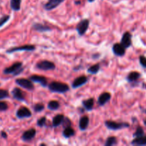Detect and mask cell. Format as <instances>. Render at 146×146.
Here are the masks:
<instances>
[{
    "instance_id": "obj_33",
    "label": "cell",
    "mask_w": 146,
    "mask_h": 146,
    "mask_svg": "<svg viewBox=\"0 0 146 146\" xmlns=\"http://www.w3.org/2000/svg\"><path fill=\"white\" fill-rule=\"evenodd\" d=\"M63 126H64V128H66V127H69V126H71V121L68 118L66 117H64V120H63V123H62Z\"/></svg>"
},
{
    "instance_id": "obj_26",
    "label": "cell",
    "mask_w": 146,
    "mask_h": 146,
    "mask_svg": "<svg viewBox=\"0 0 146 146\" xmlns=\"http://www.w3.org/2000/svg\"><path fill=\"white\" fill-rule=\"evenodd\" d=\"M100 64H96L93 65L92 66L89 67V68H88V70H87V71H88V73H89V74H96L99 73V71H100Z\"/></svg>"
},
{
    "instance_id": "obj_29",
    "label": "cell",
    "mask_w": 146,
    "mask_h": 146,
    "mask_svg": "<svg viewBox=\"0 0 146 146\" xmlns=\"http://www.w3.org/2000/svg\"><path fill=\"white\" fill-rule=\"evenodd\" d=\"M9 97V93L7 90L0 89V100L7 99Z\"/></svg>"
},
{
    "instance_id": "obj_38",
    "label": "cell",
    "mask_w": 146,
    "mask_h": 146,
    "mask_svg": "<svg viewBox=\"0 0 146 146\" xmlns=\"http://www.w3.org/2000/svg\"><path fill=\"white\" fill-rule=\"evenodd\" d=\"M88 2H94L95 0H88Z\"/></svg>"
},
{
    "instance_id": "obj_6",
    "label": "cell",
    "mask_w": 146,
    "mask_h": 146,
    "mask_svg": "<svg viewBox=\"0 0 146 146\" xmlns=\"http://www.w3.org/2000/svg\"><path fill=\"white\" fill-rule=\"evenodd\" d=\"M90 22L88 19H83L76 26V31L78 32L79 36H83L85 34L86 31L88 30V26H89Z\"/></svg>"
},
{
    "instance_id": "obj_2",
    "label": "cell",
    "mask_w": 146,
    "mask_h": 146,
    "mask_svg": "<svg viewBox=\"0 0 146 146\" xmlns=\"http://www.w3.org/2000/svg\"><path fill=\"white\" fill-rule=\"evenodd\" d=\"M23 64L22 62H16L12 64L11 66L7 67L4 70L5 74H13L14 76H17L20 74L24 71V68L22 67Z\"/></svg>"
},
{
    "instance_id": "obj_7",
    "label": "cell",
    "mask_w": 146,
    "mask_h": 146,
    "mask_svg": "<svg viewBox=\"0 0 146 146\" xmlns=\"http://www.w3.org/2000/svg\"><path fill=\"white\" fill-rule=\"evenodd\" d=\"M36 46L34 45H24V46H17V47H13L7 50V53L12 54V53L16 52V51H34Z\"/></svg>"
},
{
    "instance_id": "obj_1",
    "label": "cell",
    "mask_w": 146,
    "mask_h": 146,
    "mask_svg": "<svg viewBox=\"0 0 146 146\" xmlns=\"http://www.w3.org/2000/svg\"><path fill=\"white\" fill-rule=\"evenodd\" d=\"M49 89L54 93H64L69 91V86L64 83L59 81H53L49 84Z\"/></svg>"
},
{
    "instance_id": "obj_30",
    "label": "cell",
    "mask_w": 146,
    "mask_h": 146,
    "mask_svg": "<svg viewBox=\"0 0 146 146\" xmlns=\"http://www.w3.org/2000/svg\"><path fill=\"white\" fill-rule=\"evenodd\" d=\"M33 109L35 112L39 113V112L43 110V109H44V106H43L42 103H37V104H35L34 106H33Z\"/></svg>"
},
{
    "instance_id": "obj_31",
    "label": "cell",
    "mask_w": 146,
    "mask_h": 146,
    "mask_svg": "<svg viewBox=\"0 0 146 146\" xmlns=\"http://www.w3.org/2000/svg\"><path fill=\"white\" fill-rule=\"evenodd\" d=\"M9 19H10V16L9 15H4L0 19V27H2L4 24H5L9 20Z\"/></svg>"
},
{
    "instance_id": "obj_13",
    "label": "cell",
    "mask_w": 146,
    "mask_h": 146,
    "mask_svg": "<svg viewBox=\"0 0 146 146\" xmlns=\"http://www.w3.org/2000/svg\"><path fill=\"white\" fill-rule=\"evenodd\" d=\"M36 130L35 128H30L23 133L22 136V139L23 141L28 142L32 140L36 136Z\"/></svg>"
},
{
    "instance_id": "obj_14",
    "label": "cell",
    "mask_w": 146,
    "mask_h": 146,
    "mask_svg": "<svg viewBox=\"0 0 146 146\" xmlns=\"http://www.w3.org/2000/svg\"><path fill=\"white\" fill-rule=\"evenodd\" d=\"M30 80H32L33 82L38 83V84H41L42 86L45 87L48 85V80L46 77L43 76L39 75H32L30 76Z\"/></svg>"
},
{
    "instance_id": "obj_10",
    "label": "cell",
    "mask_w": 146,
    "mask_h": 146,
    "mask_svg": "<svg viewBox=\"0 0 146 146\" xmlns=\"http://www.w3.org/2000/svg\"><path fill=\"white\" fill-rule=\"evenodd\" d=\"M112 50L115 55L117 57H123L126 54V48L121 43H115L112 47Z\"/></svg>"
},
{
    "instance_id": "obj_35",
    "label": "cell",
    "mask_w": 146,
    "mask_h": 146,
    "mask_svg": "<svg viewBox=\"0 0 146 146\" xmlns=\"http://www.w3.org/2000/svg\"><path fill=\"white\" fill-rule=\"evenodd\" d=\"M139 61H140V65L144 68H146V57L144 56H140Z\"/></svg>"
},
{
    "instance_id": "obj_11",
    "label": "cell",
    "mask_w": 146,
    "mask_h": 146,
    "mask_svg": "<svg viewBox=\"0 0 146 146\" xmlns=\"http://www.w3.org/2000/svg\"><path fill=\"white\" fill-rule=\"evenodd\" d=\"M120 43L124 46L126 49H128L132 45V35L128 32H126L123 34L121 38Z\"/></svg>"
},
{
    "instance_id": "obj_20",
    "label": "cell",
    "mask_w": 146,
    "mask_h": 146,
    "mask_svg": "<svg viewBox=\"0 0 146 146\" xmlns=\"http://www.w3.org/2000/svg\"><path fill=\"white\" fill-rule=\"evenodd\" d=\"M88 125H89V118H88V116H83L79 120V128L81 130H86L87 128H88Z\"/></svg>"
},
{
    "instance_id": "obj_32",
    "label": "cell",
    "mask_w": 146,
    "mask_h": 146,
    "mask_svg": "<svg viewBox=\"0 0 146 146\" xmlns=\"http://www.w3.org/2000/svg\"><path fill=\"white\" fill-rule=\"evenodd\" d=\"M46 118L45 116L41 118L40 119L37 120V126H39V127H43V126L46 125Z\"/></svg>"
},
{
    "instance_id": "obj_34",
    "label": "cell",
    "mask_w": 146,
    "mask_h": 146,
    "mask_svg": "<svg viewBox=\"0 0 146 146\" xmlns=\"http://www.w3.org/2000/svg\"><path fill=\"white\" fill-rule=\"evenodd\" d=\"M8 109V105L6 102L0 101V111H5Z\"/></svg>"
},
{
    "instance_id": "obj_40",
    "label": "cell",
    "mask_w": 146,
    "mask_h": 146,
    "mask_svg": "<svg viewBox=\"0 0 146 146\" xmlns=\"http://www.w3.org/2000/svg\"><path fill=\"white\" fill-rule=\"evenodd\" d=\"M40 145H46V144H43V143H42V144H40Z\"/></svg>"
},
{
    "instance_id": "obj_5",
    "label": "cell",
    "mask_w": 146,
    "mask_h": 146,
    "mask_svg": "<svg viewBox=\"0 0 146 146\" xmlns=\"http://www.w3.org/2000/svg\"><path fill=\"white\" fill-rule=\"evenodd\" d=\"M32 81V80L26 79V78H17L15 82L19 86L26 90H29V91H32L34 88V85Z\"/></svg>"
},
{
    "instance_id": "obj_18",
    "label": "cell",
    "mask_w": 146,
    "mask_h": 146,
    "mask_svg": "<svg viewBox=\"0 0 146 146\" xmlns=\"http://www.w3.org/2000/svg\"><path fill=\"white\" fill-rule=\"evenodd\" d=\"M132 145H146V135L140 136V137H135L131 142Z\"/></svg>"
},
{
    "instance_id": "obj_3",
    "label": "cell",
    "mask_w": 146,
    "mask_h": 146,
    "mask_svg": "<svg viewBox=\"0 0 146 146\" xmlns=\"http://www.w3.org/2000/svg\"><path fill=\"white\" fill-rule=\"evenodd\" d=\"M105 126L110 130H118L125 128H128L130 125L128 123H117L113 120H106L105 122Z\"/></svg>"
},
{
    "instance_id": "obj_41",
    "label": "cell",
    "mask_w": 146,
    "mask_h": 146,
    "mask_svg": "<svg viewBox=\"0 0 146 146\" xmlns=\"http://www.w3.org/2000/svg\"><path fill=\"white\" fill-rule=\"evenodd\" d=\"M145 113H146V110H145Z\"/></svg>"
},
{
    "instance_id": "obj_36",
    "label": "cell",
    "mask_w": 146,
    "mask_h": 146,
    "mask_svg": "<svg viewBox=\"0 0 146 146\" xmlns=\"http://www.w3.org/2000/svg\"><path fill=\"white\" fill-rule=\"evenodd\" d=\"M1 136H2L3 138H5V139L7 138V134L6 132H5V131L1 132Z\"/></svg>"
},
{
    "instance_id": "obj_28",
    "label": "cell",
    "mask_w": 146,
    "mask_h": 146,
    "mask_svg": "<svg viewBox=\"0 0 146 146\" xmlns=\"http://www.w3.org/2000/svg\"><path fill=\"white\" fill-rule=\"evenodd\" d=\"M144 135V130H143V128L140 127V126H138L136 129L135 132L133 133V137H140V136H142Z\"/></svg>"
},
{
    "instance_id": "obj_17",
    "label": "cell",
    "mask_w": 146,
    "mask_h": 146,
    "mask_svg": "<svg viewBox=\"0 0 146 146\" xmlns=\"http://www.w3.org/2000/svg\"><path fill=\"white\" fill-rule=\"evenodd\" d=\"M33 29L38 32H46L51 31V28L40 23H35L33 24Z\"/></svg>"
},
{
    "instance_id": "obj_19",
    "label": "cell",
    "mask_w": 146,
    "mask_h": 146,
    "mask_svg": "<svg viewBox=\"0 0 146 146\" xmlns=\"http://www.w3.org/2000/svg\"><path fill=\"white\" fill-rule=\"evenodd\" d=\"M82 105L85 110L90 111L93 108L94 99L93 98H90V99H86V100H84L82 101Z\"/></svg>"
},
{
    "instance_id": "obj_12",
    "label": "cell",
    "mask_w": 146,
    "mask_h": 146,
    "mask_svg": "<svg viewBox=\"0 0 146 146\" xmlns=\"http://www.w3.org/2000/svg\"><path fill=\"white\" fill-rule=\"evenodd\" d=\"M88 81V78L85 76H78L73 81L72 83V88L76 89V88H78L79 87H81L82 85H85V84Z\"/></svg>"
},
{
    "instance_id": "obj_24",
    "label": "cell",
    "mask_w": 146,
    "mask_h": 146,
    "mask_svg": "<svg viewBox=\"0 0 146 146\" xmlns=\"http://www.w3.org/2000/svg\"><path fill=\"white\" fill-rule=\"evenodd\" d=\"M74 134H75V131H74V130L71 126L65 128V129H64L62 133L63 136L64 137H66V138H69V137L74 136Z\"/></svg>"
},
{
    "instance_id": "obj_9",
    "label": "cell",
    "mask_w": 146,
    "mask_h": 146,
    "mask_svg": "<svg viewBox=\"0 0 146 146\" xmlns=\"http://www.w3.org/2000/svg\"><path fill=\"white\" fill-rule=\"evenodd\" d=\"M64 2V0H48L43 7L46 11H51L59 6Z\"/></svg>"
},
{
    "instance_id": "obj_39",
    "label": "cell",
    "mask_w": 146,
    "mask_h": 146,
    "mask_svg": "<svg viewBox=\"0 0 146 146\" xmlns=\"http://www.w3.org/2000/svg\"><path fill=\"white\" fill-rule=\"evenodd\" d=\"M144 124L145 125V126H146V120H144Z\"/></svg>"
},
{
    "instance_id": "obj_21",
    "label": "cell",
    "mask_w": 146,
    "mask_h": 146,
    "mask_svg": "<svg viewBox=\"0 0 146 146\" xmlns=\"http://www.w3.org/2000/svg\"><path fill=\"white\" fill-rule=\"evenodd\" d=\"M140 77V74L138 73L137 71H132V72L129 73L128 75L127 76V81L129 83H133L135 81H137L139 79V78Z\"/></svg>"
},
{
    "instance_id": "obj_25",
    "label": "cell",
    "mask_w": 146,
    "mask_h": 146,
    "mask_svg": "<svg viewBox=\"0 0 146 146\" xmlns=\"http://www.w3.org/2000/svg\"><path fill=\"white\" fill-rule=\"evenodd\" d=\"M47 107L49 110H58L60 107V103L57 101H51L48 103Z\"/></svg>"
},
{
    "instance_id": "obj_8",
    "label": "cell",
    "mask_w": 146,
    "mask_h": 146,
    "mask_svg": "<svg viewBox=\"0 0 146 146\" xmlns=\"http://www.w3.org/2000/svg\"><path fill=\"white\" fill-rule=\"evenodd\" d=\"M32 113L31 110H29L28 108L22 106V107L19 108L17 110L16 113V116L18 118H30L32 116Z\"/></svg>"
},
{
    "instance_id": "obj_37",
    "label": "cell",
    "mask_w": 146,
    "mask_h": 146,
    "mask_svg": "<svg viewBox=\"0 0 146 146\" xmlns=\"http://www.w3.org/2000/svg\"><path fill=\"white\" fill-rule=\"evenodd\" d=\"M76 5H80L81 4V2L80 1H76V2H75Z\"/></svg>"
},
{
    "instance_id": "obj_4",
    "label": "cell",
    "mask_w": 146,
    "mask_h": 146,
    "mask_svg": "<svg viewBox=\"0 0 146 146\" xmlns=\"http://www.w3.org/2000/svg\"><path fill=\"white\" fill-rule=\"evenodd\" d=\"M36 68L42 71H52L56 68V65L51 61L43 60L38 62L36 65Z\"/></svg>"
},
{
    "instance_id": "obj_27",
    "label": "cell",
    "mask_w": 146,
    "mask_h": 146,
    "mask_svg": "<svg viewBox=\"0 0 146 146\" xmlns=\"http://www.w3.org/2000/svg\"><path fill=\"white\" fill-rule=\"evenodd\" d=\"M117 144V139L114 136H110L106 140V143H105V146H112L115 145Z\"/></svg>"
},
{
    "instance_id": "obj_15",
    "label": "cell",
    "mask_w": 146,
    "mask_h": 146,
    "mask_svg": "<svg viewBox=\"0 0 146 146\" xmlns=\"http://www.w3.org/2000/svg\"><path fill=\"white\" fill-rule=\"evenodd\" d=\"M111 99V94L109 92H105L103 93L100 95V96L99 97V99H98V103H99V106H104L106 103H107L108 102L110 101V99Z\"/></svg>"
},
{
    "instance_id": "obj_23",
    "label": "cell",
    "mask_w": 146,
    "mask_h": 146,
    "mask_svg": "<svg viewBox=\"0 0 146 146\" xmlns=\"http://www.w3.org/2000/svg\"><path fill=\"white\" fill-rule=\"evenodd\" d=\"M21 3H22V0H10V7L12 10L16 12L20 10Z\"/></svg>"
},
{
    "instance_id": "obj_22",
    "label": "cell",
    "mask_w": 146,
    "mask_h": 146,
    "mask_svg": "<svg viewBox=\"0 0 146 146\" xmlns=\"http://www.w3.org/2000/svg\"><path fill=\"white\" fill-rule=\"evenodd\" d=\"M64 116L62 114H58L55 116L53 118L52 120V126L53 127H58L60 125L62 124L63 120H64Z\"/></svg>"
},
{
    "instance_id": "obj_16",
    "label": "cell",
    "mask_w": 146,
    "mask_h": 146,
    "mask_svg": "<svg viewBox=\"0 0 146 146\" xmlns=\"http://www.w3.org/2000/svg\"><path fill=\"white\" fill-rule=\"evenodd\" d=\"M12 94L16 100L19 101H24L25 100L24 93L19 88H14L12 91Z\"/></svg>"
}]
</instances>
